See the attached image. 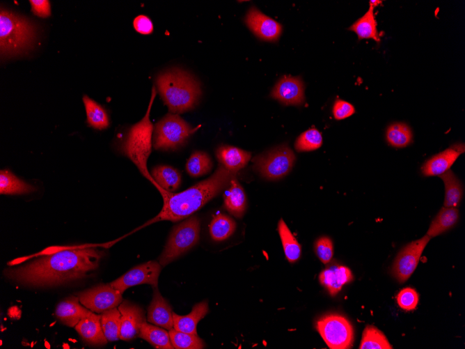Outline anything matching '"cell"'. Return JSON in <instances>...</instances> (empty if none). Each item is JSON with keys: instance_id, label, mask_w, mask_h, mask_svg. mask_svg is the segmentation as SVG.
<instances>
[{"instance_id": "7a4b0ae2", "label": "cell", "mask_w": 465, "mask_h": 349, "mask_svg": "<svg viewBox=\"0 0 465 349\" xmlns=\"http://www.w3.org/2000/svg\"><path fill=\"white\" fill-rule=\"evenodd\" d=\"M237 173L220 164L210 177L182 192L173 193L155 186L163 198V207L159 213L145 225L162 220L178 222L189 217L229 186Z\"/></svg>"}, {"instance_id": "30bf717a", "label": "cell", "mask_w": 465, "mask_h": 349, "mask_svg": "<svg viewBox=\"0 0 465 349\" xmlns=\"http://www.w3.org/2000/svg\"><path fill=\"white\" fill-rule=\"evenodd\" d=\"M122 295L109 284H100L81 291L76 295L82 305L91 311L102 313L118 307L123 302Z\"/></svg>"}, {"instance_id": "7c38bea8", "label": "cell", "mask_w": 465, "mask_h": 349, "mask_svg": "<svg viewBox=\"0 0 465 349\" xmlns=\"http://www.w3.org/2000/svg\"><path fill=\"white\" fill-rule=\"evenodd\" d=\"M161 269L159 263L155 261H148L133 267L109 284L121 293L132 286L143 284L155 288L157 287Z\"/></svg>"}, {"instance_id": "7402d4cb", "label": "cell", "mask_w": 465, "mask_h": 349, "mask_svg": "<svg viewBox=\"0 0 465 349\" xmlns=\"http://www.w3.org/2000/svg\"><path fill=\"white\" fill-rule=\"evenodd\" d=\"M208 312V304L206 301L196 304L191 311L186 316H180L173 313V328L176 330L197 334L196 326Z\"/></svg>"}, {"instance_id": "d590c367", "label": "cell", "mask_w": 465, "mask_h": 349, "mask_svg": "<svg viewBox=\"0 0 465 349\" xmlns=\"http://www.w3.org/2000/svg\"><path fill=\"white\" fill-rule=\"evenodd\" d=\"M212 167V162L207 153L203 151L193 153L186 164L187 173L192 177L207 173Z\"/></svg>"}, {"instance_id": "4316f807", "label": "cell", "mask_w": 465, "mask_h": 349, "mask_svg": "<svg viewBox=\"0 0 465 349\" xmlns=\"http://www.w3.org/2000/svg\"><path fill=\"white\" fill-rule=\"evenodd\" d=\"M36 188L18 178L8 170L0 171L1 194H24L35 192Z\"/></svg>"}, {"instance_id": "f1b7e54d", "label": "cell", "mask_w": 465, "mask_h": 349, "mask_svg": "<svg viewBox=\"0 0 465 349\" xmlns=\"http://www.w3.org/2000/svg\"><path fill=\"white\" fill-rule=\"evenodd\" d=\"M439 176L445 185L444 207L457 208L463 194V187L460 180L450 169Z\"/></svg>"}, {"instance_id": "484cf974", "label": "cell", "mask_w": 465, "mask_h": 349, "mask_svg": "<svg viewBox=\"0 0 465 349\" xmlns=\"http://www.w3.org/2000/svg\"><path fill=\"white\" fill-rule=\"evenodd\" d=\"M377 25V21L374 15V8L370 6L365 15L357 20L349 29L355 32L359 40L371 38L377 42H379L380 37Z\"/></svg>"}, {"instance_id": "6da1fadb", "label": "cell", "mask_w": 465, "mask_h": 349, "mask_svg": "<svg viewBox=\"0 0 465 349\" xmlns=\"http://www.w3.org/2000/svg\"><path fill=\"white\" fill-rule=\"evenodd\" d=\"M104 251L93 245L53 247L36 259L3 271L6 277L22 285L45 287L87 277L95 270Z\"/></svg>"}, {"instance_id": "ab89813d", "label": "cell", "mask_w": 465, "mask_h": 349, "mask_svg": "<svg viewBox=\"0 0 465 349\" xmlns=\"http://www.w3.org/2000/svg\"><path fill=\"white\" fill-rule=\"evenodd\" d=\"M397 302L399 307L405 311L413 310L418 302V295L415 289L404 288L397 294Z\"/></svg>"}, {"instance_id": "8d00e7d4", "label": "cell", "mask_w": 465, "mask_h": 349, "mask_svg": "<svg viewBox=\"0 0 465 349\" xmlns=\"http://www.w3.org/2000/svg\"><path fill=\"white\" fill-rule=\"evenodd\" d=\"M386 139L392 146L402 148L410 144L412 139V133L408 125L397 123L388 127Z\"/></svg>"}, {"instance_id": "ac0fdd59", "label": "cell", "mask_w": 465, "mask_h": 349, "mask_svg": "<svg viewBox=\"0 0 465 349\" xmlns=\"http://www.w3.org/2000/svg\"><path fill=\"white\" fill-rule=\"evenodd\" d=\"M148 309L147 320L167 330L173 327V311L170 304L162 297L157 287Z\"/></svg>"}, {"instance_id": "d4e9b609", "label": "cell", "mask_w": 465, "mask_h": 349, "mask_svg": "<svg viewBox=\"0 0 465 349\" xmlns=\"http://www.w3.org/2000/svg\"><path fill=\"white\" fill-rule=\"evenodd\" d=\"M151 176L155 180L153 185L173 192L181 183V175L175 169L166 165H159L152 170Z\"/></svg>"}, {"instance_id": "277c9868", "label": "cell", "mask_w": 465, "mask_h": 349, "mask_svg": "<svg viewBox=\"0 0 465 349\" xmlns=\"http://www.w3.org/2000/svg\"><path fill=\"white\" fill-rule=\"evenodd\" d=\"M155 95L156 89L153 86L144 117L130 127L120 147L121 153L130 159L152 185L155 180L148 171L147 161L152 150L153 125L150 120V113Z\"/></svg>"}, {"instance_id": "836d02e7", "label": "cell", "mask_w": 465, "mask_h": 349, "mask_svg": "<svg viewBox=\"0 0 465 349\" xmlns=\"http://www.w3.org/2000/svg\"><path fill=\"white\" fill-rule=\"evenodd\" d=\"M360 349H392L385 335L373 325H368L363 330Z\"/></svg>"}, {"instance_id": "e0dca14e", "label": "cell", "mask_w": 465, "mask_h": 349, "mask_svg": "<svg viewBox=\"0 0 465 349\" xmlns=\"http://www.w3.org/2000/svg\"><path fill=\"white\" fill-rule=\"evenodd\" d=\"M92 312L82 306L77 295L70 296L57 304L55 316L62 324L68 327H75L81 319Z\"/></svg>"}, {"instance_id": "cb8c5ba5", "label": "cell", "mask_w": 465, "mask_h": 349, "mask_svg": "<svg viewBox=\"0 0 465 349\" xmlns=\"http://www.w3.org/2000/svg\"><path fill=\"white\" fill-rule=\"evenodd\" d=\"M459 219L457 208L443 207L432 221L427 235L434 238L451 228Z\"/></svg>"}, {"instance_id": "ba28073f", "label": "cell", "mask_w": 465, "mask_h": 349, "mask_svg": "<svg viewBox=\"0 0 465 349\" xmlns=\"http://www.w3.org/2000/svg\"><path fill=\"white\" fill-rule=\"evenodd\" d=\"M295 160L293 151L287 145L279 146L253 159L254 169L265 178L278 180L286 176Z\"/></svg>"}, {"instance_id": "44dd1931", "label": "cell", "mask_w": 465, "mask_h": 349, "mask_svg": "<svg viewBox=\"0 0 465 349\" xmlns=\"http://www.w3.org/2000/svg\"><path fill=\"white\" fill-rule=\"evenodd\" d=\"M216 155L220 164L235 172L244 168L251 157L250 152L231 146H219Z\"/></svg>"}, {"instance_id": "3957f363", "label": "cell", "mask_w": 465, "mask_h": 349, "mask_svg": "<svg viewBox=\"0 0 465 349\" xmlns=\"http://www.w3.org/2000/svg\"><path fill=\"white\" fill-rule=\"evenodd\" d=\"M155 83L162 100L173 114L191 110L201 95L199 82L189 72L179 68L160 73Z\"/></svg>"}, {"instance_id": "4fadbf2b", "label": "cell", "mask_w": 465, "mask_h": 349, "mask_svg": "<svg viewBox=\"0 0 465 349\" xmlns=\"http://www.w3.org/2000/svg\"><path fill=\"white\" fill-rule=\"evenodd\" d=\"M244 22L249 29L260 39L275 42L282 33V26L274 19L267 16L255 7L247 12Z\"/></svg>"}, {"instance_id": "74e56055", "label": "cell", "mask_w": 465, "mask_h": 349, "mask_svg": "<svg viewBox=\"0 0 465 349\" xmlns=\"http://www.w3.org/2000/svg\"><path fill=\"white\" fill-rule=\"evenodd\" d=\"M322 144L321 133L317 129L311 128L298 137L294 148L298 152L311 151L319 148Z\"/></svg>"}, {"instance_id": "9a60e30c", "label": "cell", "mask_w": 465, "mask_h": 349, "mask_svg": "<svg viewBox=\"0 0 465 349\" xmlns=\"http://www.w3.org/2000/svg\"><path fill=\"white\" fill-rule=\"evenodd\" d=\"M118 309L121 314L120 339L130 341L139 335L141 325L147 320L145 311L128 300L123 301Z\"/></svg>"}, {"instance_id": "1f68e13d", "label": "cell", "mask_w": 465, "mask_h": 349, "mask_svg": "<svg viewBox=\"0 0 465 349\" xmlns=\"http://www.w3.org/2000/svg\"><path fill=\"white\" fill-rule=\"evenodd\" d=\"M278 231L287 260L290 263L297 261L301 256V245L282 219L278 222Z\"/></svg>"}, {"instance_id": "9c48e42d", "label": "cell", "mask_w": 465, "mask_h": 349, "mask_svg": "<svg viewBox=\"0 0 465 349\" xmlns=\"http://www.w3.org/2000/svg\"><path fill=\"white\" fill-rule=\"evenodd\" d=\"M317 329L331 349L350 348L354 342V329L349 321L341 315L330 314L317 322Z\"/></svg>"}, {"instance_id": "f35d334b", "label": "cell", "mask_w": 465, "mask_h": 349, "mask_svg": "<svg viewBox=\"0 0 465 349\" xmlns=\"http://www.w3.org/2000/svg\"><path fill=\"white\" fill-rule=\"evenodd\" d=\"M315 251L321 262L324 264L329 263L333 255V246L331 240L326 236L318 238L315 243Z\"/></svg>"}, {"instance_id": "83f0119b", "label": "cell", "mask_w": 465, "mask_h": 349, "mask_svg": "<svg viewBox=\"0 0 465 349\" xmlns=\"http://www.w3.org/2000/svg\"><path fill=\"white\" fill-rule=\"evenodd\" d=\"M139 336L156 348L172 349L174 348L171 344L168 332L159 327L148 323H143L139 333Z\"/></svg>"}, {"instance_id": "60d3db41", "label": "cell", "mask_w": 465, "mask_h": 349, "mask_svg": "<svg viewBox=\"0 0 465 349\" xmlns=\"http://www.w3.org/2000/svg\"><path fill=\"white\" fill-rule=\"evenodd\" d=\"M355 112L354 106L348 102L336 100L333 106V114L336 120L349 117Z\"/></svg>"}, {"instance_id": "ffe728a7", "label": "cell", "mask_w": 465, "mask_h": 349, "mask_svg": "<svg viewBox=\"0 0 465 349\" xmlns=\"http://www.w3.org/2000/svg\"><path fill=\"white\" fill-rule=\"evenodd\" d=\"M351 270L343 265H331L324 270L319 276L320 284L331 295H336L347 283L353 280Z\"/></svg>"}, {"instance_id": "2e32d148", "label": "cell", "mask_w": 465, "mask_h": 349, "mask_svg": "<svg viewBox=\"0 0 465 349\" xmlns=\"http://www.w3.org/2000/svg\"><path fill=\"white\" fill-rule=\"evenodd\" d=\"M464 150V145H455L427 160L421 167L425 176H440L450 169Z\"/></svg>"}, {"instance_id": "4dcf8cb0", "label": "cell", "mask_w": 465, "mask_h": 349, "mask_svg": "<svg viewBox=\"0 0 465 349\" xmlns=\"http://www.w3.org/2000/svg\"><path fill=\"white\" fill-rule=\"evenodd\" d=\"M100 323L108 341L120 339L121 314L117 307L102 312Z\"/></svg>"}, {"instance_id": "7bdbcfd3", "label": "cell", "mask_w": 465, "mask_h": 349, "mask_svg": "<svg viewBox=\"0 0 465 349\" xmlns=\"http://www.w3.org/2000/svg\"><path fill=\"white\" fill-rule=\"evenodd\" d=\"M33 13L40 17H48L51 15L50 3L47 0H31Z\"/></svg>"}, {"instance_id": "e575fe53", "label": "cell", "mask_w": 465, "mask_h": 349, "mask_svg": "<svg viewBox=\"0 0 465 349\" xmlns=\"http://www.w3.org/2000/svg\"><path fill=\"white\" fill-rule=\"evenodd\" d=\"M172 346L177 349L204 348V341L197 334L176 330L173 327L168 330Z\"/></svg>"}, {"instance_id": "52a82bcc", "label": "cell", "mask_w": 465, "mask_h": 349, "mask_svg": "<svg viewBox=\"0 0 465 349\" xmlns=\"http://www.w3.org/2000/svg\"><path fill=\"white\" fill-rule=\"evenodd\" d=\"M199 235L200 221L196 216H191L175 226L159 257V263L161 267L193 247L198 242Z\"/></svg>"}, {"instance_id": "5bb4252c", "label": "cell", "mask_w": 465, "mask_h": 349, "mask_svg": "<svg viewBox=\"0 0 465 349\" xmlns=\"http://www.w3.org/2000/svg\"><path fill=\"white\" fill-rule=\"evenodd\" d=\"M270 95L285 105H301L305 101L304 82L300 77L284 75L276 82Z\"/></svg>"}, {"instance_id": "5b68a950", "label": "cell", "mask_w": 465, "mask_h": 349, "mask_svg": "<svg viewBox=\"0 0 465 349\" xmlns=\"http://www.w3.org/2000/svg\"><path fill=\"white\" fill-rule=\"evenodd\" d=\"M36 36L34 24L26 18L7 10L0 13V52L1 57L15 56L33 45Z\"/></svg>"}, {"instance_id": "d6986e66", "label": "cell", "mask_w": 465, "mask_h": 349, "mask_svg": "<svg viewBox=\"0 0 465 349\" xmlns=\"http://www.w3.org/2000/svg\"><path fill=\"white\" fill-rule=\"evenodd\" d=\"M84 342L92 346H102L107 343L103 332L100 315L92 312L81 319L74 327Z\"/></svg>"}, {"instance_id": "8fae6325", "label": "cell", "mask_w": 465, "mask_h": 349, "mask_svg": "<svg viewBox=\"0 0 465 349\" xmlns=\"http://www.w3.org/2000/svg\"><path fill=\"white\" fill-rule=\"evenodd\" d=\"M430 239L425 235L407 244L397 254L391 267V274L400 283L406 281L413 274Z\"/></svg>"}, {"instance_id": "ee69618b", "label": "cell", "mask_w": 465, "mask_h": 349, "mask_svg": "<svg viewBox=\"0 0 465 349\" xmlns=\"http://www.w3.org/2000/svg\"><path fill=\"white\" fill-rule=\"evenodd\" d=\"M381 2H382L381 1L370 0L369 3H370V6L373 7L375 8L376 6L381 4Z\"/></svg>"}, {"instance_id": "603a6c76", "label": "cell", "mask_w": 465, "mask_h": 349, "mask_svg": "<svg viewBox=\"0 0 465 349\" xmlns=\"http://www.w3.org/2000/svg\"><path fill=\"white\" fill-rule=\"evenodd\" d=\"M223 197L225 208L233 216L241 217L246 210V198L242 187L236 178L230 181Z\"/></svg>"}, {"instance_id": "8992f818", "label": "cell", "mask_w": 465, "mask_h": 349, "mask_svg": "<svg viewBox=\"0 0 465 349\" xmlns=\"http://www.w3.org/2000/svg\"><path fill=\"white\" fill-rule=\"evenodd\" d=\"M197 128H192L177 114L164 116L155 127L153 146L157 150H175L182 146Z\"/></svg>"}, {"instance_id": "f546056e", "label": "cell", "mask_w": 465, "mask_h": 349, "mask_svg": "<svg viewBox=\"0 0 465 349\" xmlns=\"http://www.w3.org/2000/svg\"><path fill=\"white\" fill-rule=\"evenodd\" d=\"M87 123L97 130H104L109 125V118L105 109L97 102L87 95H84Z\"/></svg>"}, {"instance_id": "d6a6232c", "label": "cell", "mask_w": 465, "mask_h": 349, "mask_svg": "<svg viewBox=\"0 0 465 349\" xmlns=\"http://www.w3.org/2000/svg\"><path fill=\"white\" fill-rule=\"evenodd\" d=\"M236 224L229 216L219 213L216 215L210 224V233L215 241H223L235 232Z\"/></svg>"}, {"instance_id": "b9f144b4", "label": "cell", "mask_w": 465, "mask_h": 349, "mask_svg": "<svg viewBox=\"0 0 465 349\" xmlns=\"http://www.w3.org/2000/svg\"><path fill=\"white\" fill-rule=\"evenodd\" d=\"M135 30L141 34L148 35L153 31V24L151 20L145 15H139L133 22Z\"/></svg>"}]
</instances>
